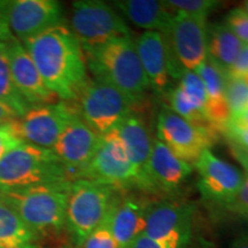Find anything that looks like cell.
<instances>
[{"instance_id":"obj_35","label":"cell","mask_w":248,"mask_h":248,"mask_svg":"<svg viewBox=\"0 0 248 248\" xmlns=\"http://www.w3.org/2000/svg\"><path fill=\"white\" fill-rule=\"evenodd\" d=\"M248 75V45L244 44L237 60L232 64L226 76L231 78H243Z\"/></svg>"},{"instance_id":"obj_42","label":"cell","mask_w":248,"mask_h":248,"mask_svg":"<svg viewBox=\"0 0 248 248\" xmlns=\"http://www.w3.org/2000/svg\"><path fill=\"white\" fill-rule=\"evenodd\" d=\"M62 248H71V247H68V246H66V247H62Z\"/></svg>"},{"instance_id":"obj_37","label":"cell","mask_w":248,"mask_h":248,"mask_svg":"<svg viewBox=\"0 0 248 248\" xmlns=\"http://www.w3.org/2000/svg\"><path fill=\"white\" fill-rule=\"evenodd\" d=\"M17 117L18 116L11 109V108H8L7 106H5L4 104L0 102V125L13 122L14 120L17 119Z\"/></svg>"},{"instance_id":"obj_32","label":"cell","mask_w":248,"mask_h":248,"mask_svg":"<svg viewBox=\"0 0 248 248\" xmlns=\"http://www.w3.org/2000/svg\"><path fill=\"white\" fill-rule=\"evenodd\" d=\"M23 140L15 133L11 123L0 125V160H2L9 152L23 144Z\"/></svg>"},{"instance_id":"obj_31","label":"cell","mask_w":248,"mask_h":248,"mask_svg":"<svg viewBox=\"0 0 248 248\" xmlns=\"http://www.w3.org/2000/svg\"><path fill=\"white\" fill-rule=\"evenodd\" d=\"M221 209L232 215L248 216V175L245 177L238 193L228 203L222 206Z\"/></svg>"},{"instance_id":"obj_12","label":"cell","mask_w":248,"mask_h":248,"mask_svg":"<svg viewBox=\"0 0 248 248\" xmlns=\"http://www.w3.org/2000/svg\"><path fill=\"white\" fill-rule=\"evenodd\" d=\"M198 171V190L207 203L221 208L228 203L243 185L245 176L237 167L219 159L206 150L194 164Z\"/></svg>"},{"instance_id":"obj_25","label":"cell","mask_w":248,"mask_h":248,"mask_svg":"<svg viewBox=\"0 0 248 248\" xmlns=\"http://www.w3.org/2000/svg\"><path fill=\"white\" fill-rule=\"evenodd\" d=\"M0 102L20 117L31 107L15 88L7 57L6 42H0Z\"/></svg>"},{"instance_id":"obj_4","label":"cell","mask_w":248,"mask_h":248,"mask_svg":"<svg viewBox=\"0 0 248 248\" xmlns=\"http://www.w3.org/2000/svg\"><path fill=\"white\" fill-rule=\"evenodd\" d=\"M60 182L74 181L51 148L23 142L0 160V191Z\"/></svg>"},{"instance_id":"obj_22","label":"cell","mask_w":248,"mask_h":248,"mask_svg":"<svg viewBox=\"0 0 248 248\" xmlns=\"http://www.w3.org/2000/svg\"><path fill=\"white\" fill-rule=\"evenodd\" d=\"M113 6L132 24L146 31L164 32L173 16L163 1L157 0H117Z\"/></svg>"},{"instance_id":"obj_21","label":"cell","mask_w":248,"mask_h":248,"mask_svg":"<svg viewBox=\"0 0 248 248\" xmlns=\"http://www.w3.org/2000/svg\"><path fill=\"white\" fill-rule=\"evenodd\" d=\"M194 71L199 75L206 89L207 117L219 132L224 133L231 117L225 97L226 74L208 58Z\"/></svg>"},{"instance_id":"obj_23","label":"cell","mask_w":248,"mask_h":248,"mask_svg":"<svg viewBox=\"0 0 248 248\" xmlns=\"http://www.w3.org/2000/svg\"><path fill=\"white\" fill-rule=\"evenodd\" d=\"M243 46L224 23L207 24V58L225 74L237 60Z\"/></svg>"},{"instance_id":"obj_28","label":"cell","mask_w":248,"mask_h":248,"mask_svg":"<svg viewBox=\"0 0 248 248\" xmlns=\"http://www.w3.org/2000/svg\"><path fill=\"white\" fill-rule=\"evenodd\" d=\"M225 97L231 116L248 108V84L240 78L226 76Z\"/></svg>"},{"instance_id":"obj_36","label":"cell","mask_w":248,"mask_h":248,"mask_svg":"<svg viewBox=\"0 0 248 248\" xmlns=\"http://www.w3.org/2000/svg\"><path fill=\"white\" fill-rule=\"evenodd\" d=\"M6 2L7 0H0V42H8L12 37H14L9 31L6 21Z\"/></svg>"},{"instance_id":"obj_3","label":"cell","mask_w":248,"mask_h":248,"mask_svg":"<svg viewBox=\"0 0 248 248\" xmlns=\"http://www.w3.org/2000/svg\"><path fill=\"white\" fill-rule=\"evenodd\" d=\"M73 182L0 191V200L13 208L38 237H55L66 228L67 202Z\"/></svg>"},{"instance_id":"obj_30","label":"cell","mask_w":248,"mask_h":248,"mask_svg":"<svg viewBox=\"0 0 248 248\" xmlns=\"http://www.w3.org/2000/svg\"><path fill=\"white\" fill-rule=\"evenodd\" d=\"M224 26L240 40L248 45V15L241 7L231 9L224 18Z\"/></svg>"},{"instance_id":"obj_2","label":"cell","mask_w":248,"mask_h":248,"mask_svg":"<svg viewBox=\"0 0 248 248\" xmlns=\"http://www.w3.org/2000/svg\"><path fill=\"white\" fill-rule=\"evenodd\" d=\"M84 55L93 78L115 86L135 106L144 100L151 90L132 36L111 40L84 52Z\"/></svg>"},{"instance_id":"obj_9","label":"cell","mask_w":248,"mask_h":248,"mask_svg":"<svg viewBox=\"0 0 248 248\" xmlns=\"http://www.w3.org/2000/svg\"><path fill=\"white\" fill-rule=\"evenodd\" d=\"M76 101H55L28 108L11 125L24 142L52 148L68 122L78 114Z\"/></svg>"},{"instance_id":"obj_38","label":"cell","mask_w":248,"mask_h":248,"mask_svg":"<svg viewBox=\"0 0 248 248\" xmlns=\"http://www.w3.org/2000/svg\"><path fill=\"white\" fill-rule=\"evenodd\" d=\"M229 123H233L235 125L240 126H248V108L240 111V113L235 114V115H232L230 117V121Z\"/></svg>"},{"instance_id":"obj_16","label":"cell","mask_w":248,"mask_h":248,"mask_svg":"<svg viewBox=\"0 0 248 248\" xmlns=\"http://www.w3.org/2000/svg\"><path fill=\"white\" fill-rule=\"evenodd\" d=\"M12 78L15 88L30 106L58 101L40 76L35 62L20 40L12 37L6 42Z\"/></svg>"},{"instance_id":"obj_26","label":"cell","mask_w":248,"mask_h":248,"mask_svg":"<svg viewBox=\"0 0 248 248\" xmlns=\"http://www.w3.org/2000/svg\"><path fill=\"white\" fill-rule=\"evenodd\" d=\"M184 94L198 109L207 115V93L202 80L195 71L184 70L179 77L178 84Z\"/></svg>"},{"instance_id":"obj_5","label":"cell","mask_w":248,"mask_h":248,"mask_svg":"<svg viewBox=\"0 0 248 248\" xmlns=\"http://www.w3.org/2000/svg\"><path fill=\"white\" fill-rule=\"evenodd\" d=\"M110 186L90 179L71 183L67 202L66 228L77 247L104 222L120 195Z\"/></svg>"},{"instance_id":"obj_29","label":"cell","mask_w":248,"mask_h":248,"mask_svg":"<svg viewBox=\"0 0 248 248\" xmlns=\"http://www.w3.org/2000/svg\"><path fill=\"white\" fill-rule=\"evenodd\" d=\"M80 248H119V245L111 233L108 215L104 222L85 238Z\"/></svg>"},{"instance_id":"obj_34","label":"cell","mask_w":248,"mask_h":248,"mask_svg":"<svg viewBox=\"0 0 248 248\" xmlns=\"http://www.w3.org/2000/svg\"><path fill=\"white\" fill-rule=\"evenodd\" d=\"M188 244L179 240H154L140 234L128 248H187Z\"/></svg>"},{"instance_id":"obj_1","label":"cell","mask_w":248,"mask_h":248,"mask_svg":"<svg viewBox=\"0 0 248 248\" xmlns=\"http://www.w3.org/2000/svg\"><path fill=\"white\" fill-rule=\"evenodd\" d=\"M21 43L57 98L75 101L90 78L84 52L70 28L58 24Z\"/></svg>"},{"instance_id":"obj_10","label":"cell","mask_w":248,"mask_h":248,"mask_svg":"<svg viewBox=\"0 0 248 248\" xmlns=\"http://www.w3.org/2000/svg\"><path fill=\"white\" fill-rule=\"evenodd\" d=\"M80 179H90L117 191L136 187L135 170L116 128L100 136L94 155Z\"/></svg>"},{"instance_id":"obj_40","label":"cell","mask_w":248,"mask_h":248,"mask_svg":"<svg viewBox=\"0 0 248 248\" xmlns=\"http://www.w3.org/2000/svg\"><path fill=\"white\" fill-rule=\"evenodd\" d=\"M241 8H243L244 11H245V13H246V14L248 15V1L245 2V4H244V7H241Z\"/></svg>"},{"instance_id":"obj_14","label":"cell","mask_w":248,"mask_h":248,"mask_svg":"<svg viewBox=\"0 0 248 248\" xmlns=\"http://www.w3.org/2000/svg\"><path fill=\"white\" fill-rule=\"evenodd\" d=\"M100 136L76 114L51 148L67 167L73 181L80 179L97 150Z\"/></svg>"},{"instance_id":"obj_13","label":"cell","mask_w":248,"mask_h":248,"mask_svg":"<svg viewBox=\"0 0 248 248\" xmlns=\"http://www.w3.org/2000/svg\"><path fill=\"white\" fill-rule=\"evenodd\" d=\"M63 8L55 0H11L6 2V21L15 38L23 42L63 23Z\"/></svg>"},{"instance_id":"obj_7","label":"cell","mask_w":248,"mask_h":248,"mask_svg":"<svg viewBox=\"0 0 248 248\" xmlns=\"http://www.w3.org/2000/svg\"><path fill=\"white\" fill-rule=\"evenodd\" d=\"M162 33L168 51L171 78L179 79L184 70L194 71L207 59L206 18L175 13Z\"/></svg>"},{"instance_id":"obj_8","label":"cell","mask_w":248,"mask_h":248,"mask_svg":"<svg viewBox=\"0 0 248 248\" xmlns=\"http://www.w3.org/2000/svg\"><path fill=\"white\" fill-rule=\"evenodd\" d=\"M75 101L82 119L99 136L115 129L135 108L115 86L95 78L88 80Z\"/></svg>"},{"instance_id":"obj_24","label":"cell","mask_w":248,"mask_h":248,"mask_svg":"<svg viewBox=\"0 0 248 248\" xmlns=\"http://www.w3.org/2000/svg\"><path fill=\"white\" fill-rule=\"evenodd\" d=\"M0 248H42L38 235L2 200H0Z\"/></svg>"},{"instance_id":"obj_17","label":"cell","mask_w":248,"mask_h":248,"mask_svg":"<svg viewBox=\"0 0 248 248\" xmlns=\"http://www.w3.org/2000/svg\"><path fill=\"white\" fill-rule=\"evenodd\" d=\"M193 171V166L176 156L162 141L154 139L147 167V193H176Z\"/></svg>"},{"instance_id":"obj_15","label":"cell","mask_w":248,"mask_h":248,"mask_svg":"<svg viewBox=\"0 0 248 248\" xmlns=\"http://www.w3.org/2000/svg\"><path fill=\"white\" fill-rule=\"evenodd\" d=\"M194 206L175 200L151 203L142 234L154 240H179L190 243Z\"/></svg>"},{"instance_id":"obj_39","label":"cell","mask_w":248,"mask_h":248,"mask_svg":"<svg viewBox=\"0 0 248 248\" xmlns=\"http://www.w3.org/2000/svg\"><path fill=\"white\" fill-rule=\"evenodd\" d=\"M231 248H248V234L243 233L231 245Z\"/></svg>"},{"instance_id":"obj_6","label":"cell","mask_w":248,"mask_h":248,"mask_svg":"<svg viewBox=\"0 0 248 248\" xmlns=\"http://www.w3.org/2000/svg\"><path fill=\"white\" fill-rule=\"evenodd\" d=\"M69 28L83 52L91 51L114 39L131 36V30L122 15L114 6L100 0L74 1Z\"/></svg>"},{"instance_id":"obj_33","label":"cell","mask_w":248,"mask_h":248,"mask_svg":"<svg viewBox=\"0 0 248 248\" xmlns=\"http://www.w3.org/2000/svg\"><path fill=\"white\" fill-rule=\"evenodd\" d=\"M224 135L229 138L231 146L248 153V126L228 123Z\"/></svg>"},{"instance_id":"obj_11","label":"cell","mask_w":248,"mask_h":248,"mask_svg":"<svg viewBox=\"0 0 248 248\" xmlns=\"http://www.w3.org/2000/svg\"><path fill=\"white\" fill-rule=\"evenodd\" d=\"M157 139L176 156L194 166L200 155L218 140L215 133L198 128L164 107L157 116Z\"/></svg>"},{"instance_id":"obj_41","label":"cell","mask_w":248,"mask_h":248,"mask_svg":"<svg viewBox=\"0 0 248 248\" xmlns=\"http://www.w3.org/2000/svg\"><path fill=\"white\" fill-rule=\"evenodd\" d=\"M240 79H243L245 83H247V84H248V75H247V76H245V77H243V78H240Z\"/></svg>"},{"instance_id":"obj_18","label":"cell","mask_w":248,"mask_h":248,"mask_svg":"<svg viewBox=\"0 0 248 248\" xmlns=\"http://www.w3.org/2000/svg\"><path fill=\"white\" fill-rule=\"evenodd\" d=\"M136 49L150 89L156 95H168L171 85L167 45L159 31H145L135 40Z\"/></svg>"},{"instance_id":"obj_27","label":"cell","mask_w":248,"mask_h":248,"mask_svg":"<svg viewBox=\"0 0 248 248\" xmlns=\"http://www.w3.org/2000/svg\"><path fill=\"white\" fill-rule=\"evenodd\" d=\"M163 4L173 14L182 13L188 16L207 18L210 12L221 2L215 0H166Z\"/></svg>"},{"instance_id":"obj_20","label":"cell","mask_w":248,"mask_h":248,"mask_svg":"<svg viewBox=\"0 0 248 248\" xmlns=\"http://www.w3.org/2000/svg\"><path fill=\"white\" fill-rule=\"evenodd\" d=\"M150 204L151 202L136 195L119 197L116 200L108 214V221L119 248H128L142 234Z\"/></svg>"},{"instance_id":"obj_19","label":"cell","mask_w":248,"mask_h":248,"mask_svg":"<svg viewBox=\"0 0 248 248\" xmlns=\"http://www.w3.org/2000/svg\"><path fill=\"white\" fill-rule=\"evenodd\" d=\"M136 173V187L146 192L147 167L153 147L151 133L140 115L132 111L116 126Z\"/></svg>"}]
</instances>
